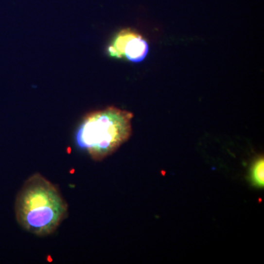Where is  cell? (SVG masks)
<instances>
[{"mask_svg":"<svg viewBox=\"0 0 264 264\" xmlns=\"http://www.w3.org/2000/svg\"><path fill=\"white\" fill-rule=\"evenodd\" d=\"M17 222L32 234L54 233L69 214V206L55 185L40 173L24 182L16 200Z\"/></svg>","mask_w":264,"mask_h":264,"instance_id":"6da1fadb","label":"cell"},{"mask_svg":"<svg viewBox=\"0 0 264 264\" xmlns=\"http://www.w3.org/2000/svg\"><path fill=\"white\" fill-rule=\"evenodd\" d=\"M133 117L131 112L115 106L90 112L76 130V145L92 159L102 161L131 138Z\"/></svg>","mask_w":264,"mask_h":264,"instance_id":"7a4b0ae2","label":"cell"},{"mask_svg":"<svg viewBox=\"0 0 264 264\" xmlns=\"http://www.w3.org/2000/svg\"><path fill=\"white\" fill-rule=\"evenodd\" d=\"M149 47L147 40L139 33L127 28L117 33L107 48L112 58L125 59L132 63H140L146 57Z\"/></svg>","mask_w":264,"mask_h":264,"instance_id":"3957f363","label":"cell"},{"mask_svg":"<svg viewBox=\"0 0 264 264\" xmlns=\"http://www.w3.org/2000/svg\"><path fill=\"white\" fill-rule=\"evenodd\" d=\"M264 157L258 158L252 170V178L255 185L260 187H264Z\"/></svg>","mask_w":264,"mask_h":264,"instance_id":"277c9868","label":"cell"}]
</instances>
